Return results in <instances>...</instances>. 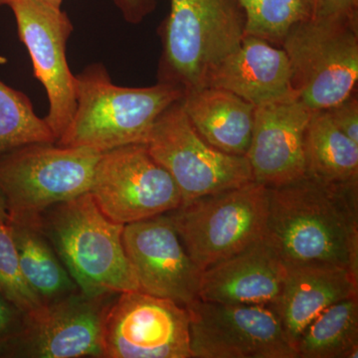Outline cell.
I'll use <instances>...</instances> for the list:
<instances>
[{"instance_id": "cell-14", "label": "cell", "mask_w": 358, "mask_h": 358, "mask_svg": "<svg viewBox=\"0 0 358 358\" xmlns=\"http://www.w3.org/2000/svg\"><path fill=\"white\" fill-rule=\"evenodd\" d=\"M122 244L140 291L182 307L199 300L201 270L166 214L124 225Z\"/></svg>"}, {"instance_id": "cell-8", "label": "cell", "mask_w": 358, "mask_h": 358, "mask_svg": "<svg viewBox=\"0 0 358 358\" xmlns=\"http://www.w3.org/2000/svg\"><path fill=\"white\" fill-rule=\"evenodd\" d=\"M145 145L176 181L182 204L254 181L247 157L225 154L206 143L193 128L181 100L159 115Z\"/></svg>"}, {"instance_id": "cell-21", "label": "cell", "mask_w": 358, "mask_h": 358, "mask_svg": "<svg viewBox=\"0 0 358 358\" xmlns=\"http://www.w3.org/2000/svg\"><path fill=\"white\" fill-rule=\"evenodd\" d=\"M306 174L334 182L358 180V143L336 128L327 110L313 112L305 136Z\"/></svg>"}, {"instance_id": "cell-5", "label": "cell", "mask_w": 358, "mask_h": 358, "mask_svg": "<svg viewBox=\"0 0 358 358\" xmlns=\"http://www.w3.org/2000/svg\"><path fill=\"white\" fill-rule=\"evenodd\" d=\"M281 48L292 86L312 112L327 110L357 93L358 18H310L289 30Z\"/></svg>"}, {"instance_id": "cell-15", "label": "cell", "mask_w": 358, "mask_h": 358, "mask_svg": "<svg viewBox=\"0 0 358 358\" xmlns=\"http://www.w3.org/2000/svg\"><path fill=\"white\" fill-rule=\"evenodd\" d=\"M312 114L296 96L255 108L246 155L254 181L277 187L306 176L305 136Z\"/></svg>"}, {"instance_id": "cell-7", "label": "cell", "mask_w": 358, "mask_h": 358, "mask_svg": "<svg viewBox=\"0 0 358 358\" xmlns=\"http://www.w3.org/2000/svg\"><path fill=\"white\" fill-rule=\"evenodd\" d=\"M101 152L56 143H30L0 157L8 218L36 217L90 192Z\"/></svg>"}, {"instance_id": "cell-16", "label": "cell", "mask_w": 358, "mask_h": 358, "mask_svg": "<svg viewBox=\"0 0 358 358\" xmlns=\"http://www.w3.org/2000/svg\"><path fill=\"white\" fill-rule=\"evenodd\" d=\"M286 264L265 239L202 272L199 300L227 305H275Z\"/></svg>"}, {"instance_id": "cell-10", "label": "cell", "mask_w": 358, "mask_h": 358, "mask_svg": "<svg viewBox=\"0 0 358 358\" xmlns=\"http://www.w3.org/2000/svg\"><path fill=\"white\" fill-rule=\"evenodd\" d=\"M102 345L103 358H192L187 308L145 292L115 294Z\"/></svg>"}, {"instance_id": "cell-32", "label": "cell", "mask_w": 358, "mask_h": 358, "mask_svg": "<svg viewBox=\"0 0 358 358\" xmlns=\"http://www.w3.org/2000/svg\"><path fill=\"white\" fill-rule=\"evenodd\" d=\"M3 6V0H0V6Z\"/></svg>"}, {"instance_id": "cell-31", "label": "cell", "mask_w": 358, "mask_h": 358, "mask_svg": "<svg viewBox=\"0 0 358 358\" xmlns=\"http://www.w3.org/2000/svg\"><path fill=\"white\" fill-rule=\"evenodd\" d=\"M42 1L50 4L52 6L57 7V8H61V6H62L63 1H64V0H42Z\"/></svg>"}, {"instance_id": "cell-13", "label": "cell", "mask_w": 358, "mask_h": 358, "mask_svg": "<svg viewBox=\"0 0 358 358\" xmlns=\"http://www.w3.org/2000/svg\"><path fill=\"white\" fill-rule=\"evenodd\" d=\"M113 296L78 291L45 303L25 315L20 333L4 346L0 358L103 357V315Z\"/></svg>"}, {"instance_id": "cell-30", "label": "cell", "mask_w": 358, "mask_h": 358, "mask_svg": "<svg viewBox=\"0 0 358 358\" xmlns=\"http://www.w3.org/2000/svg\"><path fill=\"white\" fill-rule=\"evenodd\" d=\"M0 219L1 220H7L8 219V213H7V208L6 204V199H4L3 194L0 190Z\"/></svg>"}, {"instance_id": "cell-2", "label": "cell", "mask_w": 358, "mask_h": 358, "mask_svg": "<svg viewBox=\"0 0 358 358\" xmlns=\"http://www.w3.org/2000/svg\"><path fill=\"white\" fill-rule=\"evenodd\" d=\"M76 78V109L56 143L103 152L133 143L145 145L160 115L185 92L160 83L143 88L113 83L105 66L92 64Z\"/></svg>"}, {"instance_id": "cell-9", "label": "cell", "mask_w": 358, "mask_h": 358, "mask_svg": "<svg viewBox=\"0 0 358 358\" xmlns=\"http://www.w3.org/2000/svg\"><path fill=\"white\" fill-rule=\"evenodd\" d=\"M90 193L108 218L122 225L169 213L182 204L176 181L143 143L103 152Z\"/></svg>"}, {"instance_id": "cell-29", "label": "cell", "mask_w": 358, "mask_h": 358, "mask_svg": "<svg viewBox=\"0 0 358 358\" xmlns=\"http://www.w3.org/2000/svg\"><path fill=\"white\" fill-rule=\"evenodd\" d=\"M122 18L131 24H140L157 8V0H113Z\"/></svg>"}, {"instance_id": "cell-27", "label": "cell", "mask_w": 358, "mask_h": 358, "mask_svg": "<svg viewBox=\"0 0 358 358\" xmlns=\"http://www.w3.org/2000/svg\"><path fill=\"white\" fill-rule=\"evenodd\" d=\"M25 313L0 294V352L23 327Z\"/></svg>"}, {"instance_id": "cell-19", "label": "cell", "mask_w": 358, "mask_h": 358, "mask_svg": "<svg viewBox=\"0 0 358 358\" xmlns=\"http://www.w3.org/2000/svg\"><path fill=\"white\" fill-rule=\"evenodd\" d=\"M181 105L193 128L206 143L225 154L246 157L255 106L213 87L186 92Z\"/></svg>"}, {"instance_id": "cell-23", "label": "cell", "mask_w": 358, "mask_h": 358, "mask_svg": "<svg viewBox=\"0 0 358 358\" xmlns=\"http://www.w3.org/2000/svg\"><path fill=\"white\" fill-rule=\"evenodd\" d=\"M38 143H56L53 131L36 115L25 94L0 80V157Z\"/></svg>"}, {"instance_id": "cell-25", "label": "cell", "mask_w": 358, "mask_h": 358, "mask_svg": "<svg viewBox=\"0 0 358 358\" xmlns=\"http://www.w3.org/2000/svg\"><path fill=\"white\" fill-rule=\"evenodd\" d=\"M0 294L29 315L43 306L26 282L8 220L0 219Z\"/></svg>"}, {"instance_id": "cell-28", "label": "cell", "mask_w": 358, "mask_h": 358, "mask_svg": "<svg viewBox=\"0 0 358 358\" xmlns=\"http://www.w3.org/2000/svg\"><path fill=\"white\" fill-rule=\"evenodd\" d=\"M312 18H358V0H312Z\"/></svg>"}, {"instance_id": "cell-11", "label": "cell", "mask_w": 358, "mask_h": 358, "mask_svg": "<svg viewBox=\"0 0 358 358\" xmlns=\"http://www.w3.org/2000/svg\"><path fill=\"white\" fill-rule=\"evenodd\" d=\"M186 308L192 358H296L273 306L199 299Z\"/></svg>"}, {"instance_id": "cell-26", "label": "cell", "mask_w": 358, "mask_h": 358, "mask_svg": "<svg viewBox=\"0 0 358 358\" xmlns=\"http://www.w3.org/2000/svg\"><path fill=\"white\" fill-rule=\"evenodd\" d=\"M331 121L339 131L358 143V99L357 93L338 105L327 110Z\"/></svg>"}, {"instance_id": "cell-22", "label": "cell", "mask_w": 358, "mask_h": 358, "mask_svg": "<svg viewBox=\"0 0 358 358\" xmlns=\"http://www.w3.org/2000/svg\"><path fill=\"white\" fill-rule=\"evenodd\" d=\"M296 358L358 357V296L334 303L300 334Z\"/></svg>"}, {"instance_id": "cell-12", "label": "cell", "mask_w": 358, "mask_h": 358, "mask_svg": "<svg viewBox=\"0 0 358 358\" xmlns=\"http://www.w3.org/2000/svg\"><path fill=\"white\" fill-rule=\"evenodd\" d=\"M3 6L13 11L35 77L46 91L49 110L44 120L57 141L76 109V78L67 60L74 26L65 11L42 0H3Z\"/></svg>"}, {"instance_id": "cell-17", "label": "cell", "mask_w": 358, "mask_h": 358, "mask_svg": "<svg viewBox=\"0 0 358 358\" xmlns=\"http://www.w3.org/2000/svg\"><path fill=\"white\" fill-rule=\"evenodd\" d=\"M204 87L226 90L255 107L296 96L286 52L253 35H245L236 50L212 71Z\"/></svg>"}, {"instance_id": "cell-3", "label": "cell", "mask_w": 358, "mask_h": 358, "mask_svg": "<svg viewBox=\"0 0 358 358\" xmlns=\"http://www.w3.org/2000/svg\"><path fill=\"white\" fill-rule=\"evenodd\" d=\"M37 219L81 293L140 291L122 244L124 225L108 218L91 193L54 205Z\"/></svg>"}, {"instance_id": "cell-6", "label": "cell", "mask_w": 358, "mask_h": 358, "mask_svg": "<svg viewBox=\"0 0 358 358\" xmlns=\"http://www.w3.org/2000/svg\"><path fill=\"white\" fill-rule=\"evenodd\" d=\"M270 188L256 181L200 197L167 215L202 271L264 238Z\"/></svg>"}, {"instance_id": "cell-4", "label": "cell", "mask_w": 358, "mask_h": 358, "mask_svg": "<svg viewBox=\"0 0 358 358\" xmlns=\"http://www.w3.org/2000/svg\"><path fill=\"white\" fill-rule=\"evenodd\" d=\"M160 23L157 81L185 92L203 88L212 71L236 50L246 20L238 0H169Z\"/></svg>"}, {"instance_id": "cell-1", "label": "cell", "mask_w": 358, "mask_h": 358, "mask_svg": "<svg viewBox=\"0 0 358 358\" xmlns=\"http://www.w3.org/2000/svg\"><path fill=\"white\" fill-rule=\"evenodd\" d=\"M268 188L264 239L286 266H329L358 275V180L306 174Z\"/></svg>"}, {"instance_id": "cell-18", "label": "cell", "mask_w": 358, "mask_h": 358, "mask_svg": "<svg viewBox=\"0 0 358 358\" xmlns=\"http://www.w3.org/2000/svg\"><path fill=\"white\" fill-rule=\"evenodd\" d=\"M358 296V275L329 266H287L281 296L275 305L289 345L320 313L334 303Z\"/></svg>"}, {"instance_id": "cell-24", "label": "cell", "mask_w": 358, "mask_h": 358, "mask_svg": "<svg viewBox=\"0 0 358 358\" xmlns=\"http://www.w3.org/2000/svg\"><path fill=\"white\" fill-rule=\"evenodd\" d=\"M244 11L245 33L282 47L294 25L312 18V0H238Z\"/></svg>"}, {"instance_id": "cell-20", "label": "cell", "mask_w": 358, "mask_h": 358, "mask_svg": "<svg viewBox=\"0 0 358 358\" xmlns=\"http://www.w3.org/2000/svg\"><path fill=\"white\" fill-rule=\"evenodd\" d=\"M7 220L26 282L43 305L79 291L40 228L37 216Z\"/></svg>"}]
</instances>
